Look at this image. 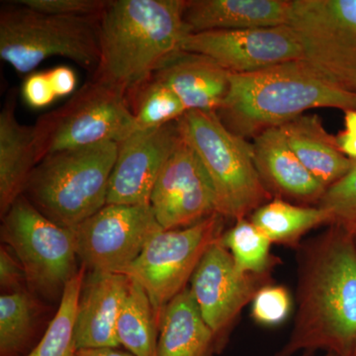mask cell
Listing matches in <instances>:
<instances>
[{"label":"cell","mask_w":356,"mask_h":356,"mask_svg":"<svg viewBox=\"0 0 356 356\" xmlns=\"http://www.w3.org/2000/svg\"><path fill=\"white\" fill-rule=\"evenodd\" d=\"M296 315L276 356L317 350L343 356L356 339L355 236L330 225L297 248Z\"/></svg>","instance_id":"1"},{"label":"cell","mask_w":356,"mask_h":356,"mask_svg":"<svg viewBox=\"0 0 356 356\" xmlns=\"http://www.w3.org/2000/svg\"><path fill=\"white\" fill-rule=\"evenodd\" d=\"M226 100L217 114L225 127L243 138L257 137L315 108L356 110V92L339 86L306 60L231 74Z\"/></svg>","instance_id":"2"},{"label":"cell","mask_w":356,"mask_h":356,"mask_svg":"<svg viewBox=\"0 0 356 356\" xmlns=\"http://www.w3.org/2000/svg\"><path fill=\"white\" fill-rule=\"evenodd\" d=\"M185 0H112L99 18L95 79L136 91L182 51L188 31Z\"/></svg>","instance_id":"3"},{"label":"cell","mask_w":356,"mask_h":356,"mask_svg":"<svg viewBox=\"0 0 356 356\" xmlns=\"http://www.w3.org/2000/svg\"><path fill=\"white\" fill-rule=\"evenodd\" d=\"M117 153L118 144L107 142L50 154L35 166L23 195L51 221L76 229L106 205Z\"/></svg>","instance_id":"4"},{"label":"cell","mask_w":356,"mask_h":356,"mask_svg":"<svg viewBox=\"0 0 356 356\" xmlns=\"http://www.w3.org/2000/svg\"><path fill=\"white\" fill-rule=\"evenodd\" d=\"M178 123L212 181L218 214L235 222L247 219L274 199L255 168L252 144L225 127L217 112L192 110Z\"/></svg>","instance_id":"5"},{"label":"cell","mask_w":356,"mask_h":356,"mask_svg":"<svg viewBox=\"0 0 356 356\" xmlns=\"http://www.w3.org/2000/svg\"><path fill=\"white\" fill-rule=\"evenodd\" d=\"M99 18L54 15L18 3L6 7L0 13V57L20 74H31L51 57L69 58L95 72Z\"/></svg>","instance_id":"6"},{"label":"cell","mask_w":356,"mask_h":356,"mask_svg":"<svg viewBox=\"0 0 356 356\" xmlns=\"http://www.w3.org/2000/svg\"><path fill=\"white\" fill-rule=\"evenodd\" d=\"M34 129L37 163L67 149L121 143L138 130L125 91L93 79L62 107L44 115Z\"/></svg>","instance_id":"7"},{"label":"cell","mask_w":356,"mask_h":356,"mask_svg":"<svg viewBox=\"0 0 356 356\" xmlns=\"http://www.w3.org/2000/svg\"><path fill=\"white\" fill-rule=\"evenodd\" d=\"M1 220L2 243L24 269L28 290L38 298L62 299L65 286L79 270L74 229L51 221L24 195Z\"/></svg>","instance_id":"8"},{"label":"cell","mask_w":356,"mask_h":356,"mask_svg":"<svg viewBox=\"0 0 356 356\" xmlns=\"http://www.w3.org/2000/svg\"><path fill=\"white\" fill-rule=\"evenodd\" d=\"M224 218L215 213L191 227L161 229L123 270L146 290L161 321L163 309L191 281L208 248L222 235Z\"/></svg>","instance_id":"9"},{"label":"cell","mask_w":356,"mask_h":356,"mask_svg":"<svg viewBox=\"0 0 356 356\" xmlns=\"http://www.w3.org/2000/svg\"><path fill=\"white\" fill-rule=\"evenodd\" d=\"M289 26L305 60L355 92L356 0H293Z\"/></svg>","instance_id":"10"},{"label":"cell","mask_w":356,"mask_h":356,"mask_svg":"<svg viewBox=\"0 0 356 356\" xmlns=\"http://www.w3.org/2000/svg\"><path fill=\"white\" fill-rule=\"evenodd\" d=\"M74 229L77 257L86 269L122 273L163 229L151 205L106 204Z\"/></svg>","instance_id":"11"},{"label":"cell","mask_w":356,"mask_h":356,"mask_svg":"<svg viewBox=\"0 0 356 356\" xmlns=\"http://www.w3.org/2000/svg\"><path fill=\"white\" fill-rule=\"evenodd\" d=\"M270 273L240 270L221 238L203 255L192 275L191 290L216 337L218 353L226 346L229 330L241 311L254 301L261 288L273 283Z\"/></svg>","instance_id":"12"},{"label":"cell","mask_w":356,"mask_h":356,"mask_svg":"<svg viewBox=\"0 0 356 356\" xmlns=\"http://www.w3.org/2000/svg\"><path fill=\"white\" fill-rule=\"evenodd\" d=\"M182 51L207 56L234 74L305 60L298 35L289 25L194 33L184 39Z\"/></svg>","instance_id":"13"},{"label":"cell","mask_w":356,"mask_h":356,"mask_svg":"<svg viewBox=\"0 0 356 356\" xmlns=\"http://www.w3.org/2000/svg\"><path fill=\"white\" fill-rule=\"evenodd\" d=\"M149 205L163 229L187 228L217 213L212 181L184 136L159 173Z\"/></svg>","instance_id":"14"},{"label":"cell","mask_w":356,"mask_h":356,"mask_svg":"<svg viewBox=\"0 0 356 356\" xmlns=\"http://www.w3.org/2000/svg\"><path fill=\"white\" fill-rule=\"evenodd\" d=\"M181 138L177 120L161 127L138 129L119 143L107 204L149 205L159 173Z\"/></svg>","instance_id":"15"},{"label":"cell","mask_w":356,"mask_h":356,"mask_svg":"<svg viewBox=\"0 0 356 356\" xmlns=\"http://www.w3.org/2000/svg\"><path fill=\"white\" fill-rule=\"evenodd\" d=\"M131 280L123 273L89 271L77 307V350L119 348L117 322Z\"/></svg>","instance_id":"16"},{"label":"cell","mask_w":356,"mask_h":356,"mask_svg":"<svg viewBox=\"0 0 356 356\" xmlns=\"http://www.w3.org/2000/svg\"><path fill=\"white\" fill-rule=\"evenodd\" d=\"M255 168L273 198L301 206L318 205L327 191L304 166L280 128H270L254 138Z\"/></svg>","instance_id":"17"},{"label":"cell","mask_w":356,"mask_h":356,"mask_svg":"<svg viewBox=\"0 0 356 356\" xmlns=\"http://www.w3.org/2000/svg\"><path fill=\"white\" fill-rule=\"evenodd\" d=\"M152 79L172 89L187 111L218 112L231 84V74L214 60L184 51L166 60Z\"/></svg>","instance_id":"18"},{"label":"cell","mask_w":356,"mask_h":356,"mask_svg":"<svg viewBox=\"0 0 356 356\" xmlns=\"http://www.w3.org/2000/svg\"><path fill=\"white\" fill-rule=\"evenodd\" d=\"M293 0H191L184 22L191 34L289 25Z\"/></svg>","instance_id":"19"},{"label":"cell","mask_w":356,"mask_h":356,"mask_svg":"<svg viewBox=\"0 0 356 356\" xmlns=\"http://www.w3.org/2000/svg\"><path fill=\"white\" fill-rule=\"evenodd\" d=\"M304 166L329 188L346 177L356 161L344 156L317 115H301L278 127Z\"/></svg>","instance_id":"20"},{"label":"cell","mask_w":356,"mask_h":356,"mask_svg":"<svg viewBox=\"0 0 356 356\" xmlns=\"http://www.w3.org/2000/svg\"><path fill=\"white\" fill-rule=\"evenodd\" d=\"M217 339L202 317L191 288L168 302L159 321L156 356H213Z\"/></svg>","instance_id":"21"},{"label":"cell","mask_w":356,"mask_h":356,"mask_svg":"<svg viewBox=\"0 0 356 356\" xmlns=\"http://www.w3.org/2000/svg\"><path fill=\"white\" fill-rule=\"evenodd\" d=\"M37 165L34 129L23 125L15 116V97L0 113V215L3 217L23 195L28 179Z\"/></svg>","instance_id":"22"},{"label":"cell","mask_w":356,"mask_h":356,"mask_svg":"<svg viewBox=\"0 0 356 356\" xmlns=\"http://www.w3.org/2000/svg\"><path fill=\"white\" fill-rule=\"evenodd\" d=\"M250 221L271 243L297 248L311 229L330 226L332 217L318 206H301L274 198L255 210Z\"/></svg>","instance_id":"23"},{"label":"cell","mask_w":356,"mask_h":356,"mask_svg":"<svg viewBox=\"0 0 356 356\" xmlns=\"http://www.w3.org/2000/svg\"><path fill=\"white\" fill-rule=\"evenodd\" d=\"M44 308L28 289L0 296V356H25L33 341Z\"/></svg>","instance_id":"24"},{"label":"cell","mask_w":356,"mask_h":356,"mask_svg":"<svg viewBox=\"0 0 356 356\" xmlns=\"http://www.w3.org/2000/svg\"><path fill=\"white\" fill-rule=\"evenodd\" d=\"M159 331L149 295L140 283L131 280L117 322L121 346L135 356H156Z\"/></svg>","instance_id":"25"},{"label":"cell","mask_w":356,"mask_h":356,"mask_svg":"<svg viewBox=\"0 0 356 356\" xmlns=\"http://www.w3.org/2000/svg\"><path fill=\"white\" fill-rule=\"evenodd\" d=\"M81 266L65 288L60 306L44 336L25 356H76V318L79 297L86 278Z\"/></svg>","instance_id":"26"},{"label":"cell","mask_w":356,"mask_h":356,"mask_svg":"<svg viewBox=\"0 0 356 356\" xmlns=\"http://www.w3.org/2000/svg\"><path fill=\"white\" fill-rule=\"evenodd\" d=\"M221 243L243 273H271L280 261L270 254V241L250 220L236 221L233 228L222 234Z\"/></svg>","instance_id":"27"},{"label":"cell","mask_w":356,"mask_h":356,"mask_svg":"<svg viewBox=\"0 0 356 356\" xmlns=\"http://www.w3.org/2000/svg\"><path fill=\"white\" fill-rule=\"evenodd\" d=\"M136 91L133 113L138 129L161 127L178 120L187 112L172 89L156 79H149Z\"/></svg>","instance_id":"28"},{"label":"cell","mask_w":356,"mask_h":356,"mask_svg":"<svg viewBox=\"0 0 356 356\" xmlns=\"http://www.w3.org/2000/svg\"><path fill=\"white\" fill-rule=\"evenodd\" d=\"M318 207L327 211L332 224L356 234V161L350 172L327 189Z\"/></svg>","instance_id":"29"},{"label":"cell","mask_w":356,"mask_h":356,"mask_svg":"<svg viewBox=\"0 0 356 356\" xmlns=\"http://www.w3.org/2000/svg\"><path fill=\"white\" fill-rule=\"evenodd\" d=\"M292 308V299L286 288L266 285L259 290L252 302V317L264 325H276L284 322Z\"/></svg>","instance_id":"30"},{"label":"cell","mask_w":356,"mask_h":356,"mask_svg":"<svg viewBox=\"0 0 356 356\" xmlns=\"http://www.w3.org/2000/svg\"><path fill=\"white\" fill-rule=\"evenodd\" d=\"M108 2L106 0H19L16 3L54 15L98 17L106 8Z\"/></svg>","instance_id":"31"},{"label":"cell","mask_w":356,"mask_h":356,"mask_svg":"<svg viewBox=\"0 0 356 356\" xmlns=\"http://www.w3.org/2000/svg\"><path fill=\"white\" fill-rule=\"evenodd\" d=\"M26 104L32 108H44L57 99L46 72H34L26 77L22 86Z\"/></svg>","instance_id":"32"},{"label":"cell","mask_w":356,"mask_h":356,"mask_svg":"<svg viewBox=\"0 0 356 356\" xmlns=\"http://www.w3.org/2000/svg\"><path fill=\"white\" fill-rule=\"evenodd\" d=\"M26 275L24 269L17 257L9 252L6 245L0 248V286L2 294L25 289Z\"/></svg>","instance_id":"33"},{"label":"cell","mask_w":356,"mask_h":356,"mask_svg":"<svg viewBox=\"0 0 356 356\" xmlns=\"http://www.w3.org/2000/svg\"><path fill=\"white\" fill-rule=\"evenodd\" d=\"M57 98L65 97L76 90L77 79L74 70L65 65L54 67L47 72Z\"/></svg>","instance_id":"34"},{"label":"cell","mask_w":356,"mask_h":356,"mask_svg":"<svg viewBox=\"0 0 356 356\" xmlns=\"http://www.w3.org/2000/svg\"><path fill=\"white\" fill-rule=\"evenodd\" d=\"M76 356H135L119 348H95L77 350Z\"/></svg>","instance_id":"35"},{"label":"cell","mask_w":356,"mask_h":356,"mask_svg":"<svg viewBox=\"0 0 356 356\" xmlns=\"http://www.w3.org/2000/svg\"><path fill=\"white\" fill-rule=\"evenodd\" d=\"M344 132L350 134V135L356 136V110H348L344 112Z\"/></svg>","instance_id":"36"},{"label":"cell","mask_w":356,"mask_h":356,"mask_svg":"<svg viewBox=\"0 0 356 356\" xmlns=\"http://www.w3.org/2000/svg\"><path fill=\"white\" fill-rule=\"evenodd\" d=\"M343 356H356V339L353 346H351L350 350H348Z\"/></svg>","instance_id":"37"},{"label":"cell","mask_w":356,"mask_h":356,"mask_svg":"<svg viewBox=\"0 0 356 356\" xmlns=\"http://www.w3.org/2000/svg\"><path fill=\"white\" fill-rule=\"evenodd\" d=\"M325 356H337V355H334V353H325Z\"/></svg>","instance_id":"38"},{"label":"cell","mask_w":356,"mask_h":356,"mask_svg":"<svg viewBox=\"0 0 356 356\" xmlns=\"http://www.w3.org/2000/svg\"><path fill=\"white\" fill-rule=\"evenodd\" d=\"M355 245H356V234L355 235Z\"/></svg>","instance_id":"39"},{"label":"cell","mask_w":356,"mask_h":356,"mask_svg":"<svg viewBox=\"0 0 356 356\" xmlns=\"http://www.w3.org/2000/svg\"><path fill=\"white\" fill-rule=\"evenodd\" d=\"M302 356H308V355H302Z\"/></svg>","instance_id":"40"},{"label":"cell","mask_w":356,"mask_h":356,"mask_svg":"<svg viewBox=\"0 0 356 356\" xmlns=\"http://www.w3.org/2000/svg\"><path fill=\"white\" fill-rule=\"evenodd\" d=\"M355 92H356V88H355Z\"/></svg>","instance_id":"41"}]
</instances>
